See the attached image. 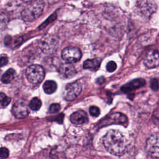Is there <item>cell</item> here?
Returning a JSON list of instances; mask_svg holds the SVG:
<instances>
[{
	"label": "cell",
	"mask_w": 159,
	"mask_h": 159,
	"mask_svg": "<svg viewBox=\"0 0 159 159\" xmlns=\"http://www.w3.org/2000/svg\"><path fill=\"white\" fill-rule=\"evenodd\" d=\"M102 142L106 150L112 155L120 156L125 151L126 139L119 130H109L103 137Z\"/></svg>",
	"instance_id": "cell-1"
},
{
	"label": "cell",
	"mask_w": 159,
	"mask_h": 159,
	"mask_svg": "<svg viewBox=\"0 0 159 159\" xmlns=\"http://www.w3.org/2000/svg\"><path fill=\"white\" fill-rule=\"evenodd\" d=\"M43 8L44 4L42 1L34 0L23 9L21 17L24 21L32 22L42 14Z\"/></svg>",
	"instance_id": "cell-2"
},
{
	"label": "cell",
	"mask_w": 159,
	"mask_h": 159,
	"mask_svg": "<svg viewBox=\"0 0 159 159\" xmlns=\"http://www.w3.org/2000/svg\"><path fill=\"white\" fill-rule=\"evenodd\" d=\"M27 80L33 84L41 83L45 76V71L43 67L39 65H32L25 71Z\"/></svg>",
	"instance_id": "cell-3"
},
{
	"label": "cell",
	"mask_w": 159,
	"mask_h": 159,
	"mask_svg": "<svg viewBox=\"0 0 159 159\" xmlns=\"http://www.w3.org/2000/svg\"><path fill=\"white\" fill-rule=\"evenodd\" d=\"M145 149L152 158H159V134L151 135L146 141Z\"/></svg>",
	"instance_id": "cell-4"
},
{
	"label": "cell",
	"mask_w": 159,
	"mask_h": 159,
	"mask_svg": "<svg viewBox=\"0 0 159 159\" xmlns=\"http://www.w3.org/2000/svg\"><path fill=\"white\" fill-rule=\"evenodd\" d=\"M127 124V117L125 115L120 112L112 113L105 118L100 122L101 125H108L111 124H119L125 125Z\"/></svg>",
	"instance_id": "cell-5"
},
{
	"label": "cell",
	"mask_w": 159,
	"mask_h": 159,
	"mask_svg": "<svg viewBox=\"0 0 159 159\" xmlns=\"http://www.w3.org/2000/svg\"><path fill=\"white\" fill-rule=\"evenodd\" d=\"M81 52L78 48L74 47H68L65 48L61 52L63 60L68 63H75L81 58Z\"/></svg>",
	"instance_id": "cell-6"
},
{
	"label": "cell",
	"mask_w": 159,
	"mask_h": 159,
	"mask_svg": "<svg viewBox=\"0 0 159 159\" xmlns=\"http://www.w3.org/2000/svg\"><path fill=\"white\" fill-rule=\"evenodd\" d=\"M82 90L81 84L75 81L66 84L63 91V98L67 101H72L76 98Z\"/></svg>",
	"instance_id": "cell-7"
},
{
	"label": "cell",
	"mask_w": 159,
	"mask_h": 159,
	"mask_svg": "<svg viewBox=\"0 0 159 159\" xmlns=\"http://www.w3.org/2000/svg\"><path fill=\"white\" fill-rule=\"evenodd\" d=\"M12 112L14 116L17 119L26 117L29 114V107L26 101L24 100H19L17 101L12 107Z\"/></svg>",
	"instance_id": "cell-8"
},
{
	"label": "cell",
	"mask_w": 159,
	"mask_h": 159,
	"mask_svg": "<svg viewBox=\"0 0 159 159\" xmlns=\"http://www.w3.org/2000/svg\"><path fill=\"white\" fill-rule=\"evenodd\" d=\"M143 63L148 68H153L159 66V52L156 50H150L147 52Z\"/></svg>",
	"instance_id": "cell-9"
},
{
	"label": "cell",
	"mask_w": 159,
	"mask_h": 159,
	"mask_svg": "<svg viewBox=\"0 0 159 159\" xmlns=\"http://www.w3.org/2000/svg\"><path fill=\"white\" fill-rule=\"evenodd\" d=\"M58 40L53 36L48 35L44 37L41 41L40 47L43 52L45 53H50L54 52L57 47Z\"/></svg>",
	"instance_id": "cell-10"
},
{
	"label": "cell",
	"mask_w": 159,
	"mask_h": 159,
	"mask_svg": "<svg viewBox=\"0 0 159 159\" xmlns=\"http://www.w3.org/2000/svg\"><path fill=\"white\" fill-rule=\"evenodd\" d=\"M145 84V81L143 79H135L121 87V90L125 93H129L139 88L142 87Z\"/></svg>",
	"instance_id": "cell-11"
},
{
	"label": "cell",
	"mask_w": 159,
	"mask_h": 159,
	"mask_svg": "<svg viewBox=\"0 0 159 159\" xmlns=\"http://www.w3.org/2000/svg\"><path fill=\"white\" fill-rule=\"evenodd\" d=\"M60 75L64 78H70L74 76L76 73L75 66L70 63L62 64L58 70Z\"/></svg>",
	"instance_id": "cell-12"
},
{
	"label": "cell",
	"mask_w": 159,
	"mask_h": 159,
	"mask_svg": "<svg viewBox=\"0 0 159 159\" xmlns=\"http://www.w3.org/2000/svg\"><path fill=\"white\" fill-rule=\"evenodd\" d=\"M70 120L73 124L81 125L88 122V117L84 111L78 110L71 115Z\"/></svg>",
	"instance_id": "cell-13"
},
{
	"label": "cell",
	"mask_w": 159,
	"mask_h": 159,
	"mask_svg": "<svg viewBox=\"0 0 159 159\" xmlns=\"http://www.w3.org/2000/svg\"><path fill=\"white\" fill-rule=\"evenodd\" d=\"M101 60L99 58L87 59L83 62V68L91 71H97L101 65Z\"/></svg>",
	"instance_id": "cell-14"
},
{
	"label": "cell",
	"mask_w": 159,
	"mask_h": 159,
	"mask_svg": "<svg viewBox=\"0 0 159 159\" xmlns=\"http://www.w3.org/2000/svg\"><path fill=\"white\" fill-rule=\"evenodd\" d=\"M57 88V84L56 82L52 80H48L46 81L43 85V89L45 93L48 94H51L53 93Z\"/></svg>",
	"instance_id": "cell-15"
},
{
	"label": "cell",
	"mask_w": 159,
	"mask_h": 159,
	"mask_svg": "<svg viewBox=\"0 0 159 159\" xmlns=\"http://www.w3.org/2000/svg\"><path fill=\"white\" fill-rule=\"evenodd\" d=\"M16 71L13 68L8 69L2 76L1 80L2 83L7 84L11 83L15 77Z\"/></svg>",
	"instance_id": "cell-16"
},
{
	"label": "cell",
	"mask_w": 159,
	"mask_h": 159,
	"mask_svg": "<svg viewBox=\"0 0 159 159\" xmlns=\"http://www.w3.org/2000/svg\"><path fill=\"white\" fill-rule=\"evenodd\" d=\"M41 105H42V102L40 99H39L37 97H35L32 98V99L30 101L29 106L33 111H38L39 109H40Z\"/></svg>",
	"instance_id": "cell-17"
},
{
	"label": "cell",
	"mask_w": 159,
	"mask_h": 159,
	"mask_svg": "<svg viewBox=\"0 0 159 159\" xmlns=\"http://www.w3.org/2000/svg\"><path fill=\"white\" fill-rule=\"evenodd\" d=\"M9 22V18L4 13H0V32H2L4 30L8 24Z\"/></svg>",
	"instance_id": "cell-18"
},
{
	"label": "cell",
	"mask_w": 159,
	"mask_h": 159,
	"mask_svg": "<svg viewBox=\"0 0 159 159\" xmlns=\"http://www.w3.org/2000/svg\"><path fill=\"white\" fill-rule=\"evenodd\" d=\"M11 102V98L3 93H0V105L3 107L7 106Z\"/></svg>",
	"instance_id": "cell-19"
},
{
	"label": "cell",
	"mask_w": 159,
	"mask_h": 159,
	"mask_svg": "<svg viewBox=\"0 0 159 159\" xmlns=\"http://www.w3.org/2000/svg\"><path fill=\"white\" fill-rule=\"evenodd\" d=\"M60 109V105L58 103H53L49 107L48 112L51 114H54L58 112Z\"/></svg>",
	"instance_id": "cell-20"
},
{
	"label": "cell",
	"mask_w": 159,
	"mask_h": 159,
	"mask_svg": "<svg viewBox=\"0 0 159 159\" xmlns=\"http://www.w3.org/2000/svg\"><path fill=\"white\" fill-rule=\"evenodd\" d=\"M56 17H57V15H56V14L55 13V14H52V15H51L43 24H42V25H40V26H39V29H43V28H44L46 25H47L49 23H50L51 22H52L53 20H54L55 19H56Z\"/></svg>",
	"instance_id": "cell-21"
},
{
	"label": "cell",
	"mask_w": 159,
	"mask_h": 159,
	"mask_svg": "<svg viewBox=\"0 0 159 159\" xmlns=\"http://www.w3.org/2000/svg\"><path fill=\"white\" fill-rule=\"evenodd\" d=\"M117 68L116 63L113 61H110L107 63L106 65V70L109 72H113Z\"/></svg>",
	"instance_id": "cell-22"
},
{
	"label": "cell",
	"mask_w": 159,
	"mask_h": 159,
	"mask_svg": "<svg viewBox=\"0 0 159 159\" xmlns=\"http://www.w3.org/2000/svg\"><path fill=\"white\" fill-rule=\"evenodd\" d=\"M90 114L93 117H98L100 114V110L96 106H91L89 109Z\"/></svg>",
	"instance_id": "cell-23"
},
{
	"label": "cell",
	"mask_w": 159,
	"mask_h": 159,
	"mask_svg": "<svg viewBox=\"0 0 159 159\" xmlns=\"http://www.w3.org/2000/svg\"><path fill=\"white\" fill-rule=\"evenodd\" d=\"M9 150L5 147L0 148V158H6L9 157Z\"/></svg>",
	"instance_id": "cell-24"
},
{
	"label": "cell",
	"mask_w": 159,
	"mask_h": 159,
	"mask_svg": "<svg viewBox=\"0 0 159 159\" xmlns=\"http://www.w3.org/2000/svg\"><path fill=\"white\" fill-rule=\"evenodd\" d=\"M150 87L152 90L157 91L159 88V83L157 79H153L150 81Z\"/></svg>",
	"instance_id": "cell-25"
},
{
	"label": "cell",
	"mask_w": 159,
	"mask_h": 159,
	"mask_svg": "<svg viewBox=\"0 0 159 159\" xmlns=\"http://www.w3.org/2000/svg\"><path fill=\"white\" fill-rule=\"evenodd\" d=\"M8 63V58L6 55L0 56V66H4Z\"/></svg>",
	"instance_id": "cell-26"
},
{
	"label": "cell",
	"mask_w": 159,
	"mask_h": 159,
	"mask_svg": "<svg viewBox=\"0 0 159 159\" xmlns=\"http://www.w3.org/2000/svg\"><path fill=\"white\" fill-rule=\"evenodd\" d=\"M23 2H31V1H34V0H22Z\"/></svg>",
	"instance_id": "cell-27"
}]
</instances>
